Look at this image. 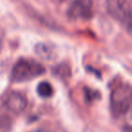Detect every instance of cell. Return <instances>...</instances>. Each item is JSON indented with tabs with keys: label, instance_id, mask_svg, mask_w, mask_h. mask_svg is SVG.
I'll return each mask as SVG.
<instances>
[{
	"label": "cell",
	"instance_id": "277c9868",
	"mask_svg": "<svg viewBox=\"0 0 132 132\" xmlns=\"http://www.w3.org/2000/svg\"><path fill=\"white\" fill-rule=\"evenodd\" d=\"M92 9V0H73L67 11V15L72 20H85L90 17Z\"/></svg>",
	"mask_w": 132,
	"mask_h": 132
},
{
	"label": "cell",
	"instance_id": "8992f818",
	"mask_svg": "<svg viewBox=\"0 0 132 132\" xmlns=\"http://www.w3.org/2000/svg\"><path fill=\"white\" fill-rule=\"evenodd\" d=\"M35 52L41 59L45 61H52L56 57V50L51 44L45 43H39L35 45Z\"/></svg>",
	"mask_w": 132,
	"mask_h": 132
},
{
	"label": "cell",
	"instance_id": "52a82bcc",
	"mask_svg": "<svg viewBox=\"0 0 132 132\" xmlns=\"http://www.w3.org/2000/svg\"><path fill=\"white\" fill-rule=\"evenodd\" d=\"M37 93L42 98H50L53 93V87L48 81H42L37 86Z\"/></svg>",
	"mask_w": 132,
	"mask_h": 132
},
{
	"label": "cell",
	"instance_id": "ba28073f",
	"mask_svg": "<svg viewBox=\"0 0 132 132\" xmlns=\"http://www.w3.org/2000/svg\"><path fill=\"white\" fill-rule=\"evenodd\" d=\"M12 121L6 115H0V132H11Z\"/></svg>",
	"mask_w": 132,
	"mask_h": 132
},
{
	"label": "cell",
	"instance_id": "5b68a950",
	"mask_svg": "<svg viewBox=\"0 0 132 132\" xmlns=\"http://www.w3.org/2000/svg\"><path fill=\"white\" fill-rule=\"evenodd\" d=\"M4 106L7 110L15 114L23 112L27 107L26 96L18 92H10L4 99Z\"/></svg>",
	"mask_w": 132,
	"mask_h": 132
},
{
	"label": "cell",
	"instance_id": "9c48e42d",
	"mask_svg": "<svg viewBox=\"0 0 132 132\" xmlns=\"http://www.w3.org/2000/svg\"><path fill=\"white\" fill-rule=\"evenodd\" d=\"M32 132H45L44 130H35V131H32Z\"/></svg>",
	"mask_w": 132,
	"mask_h": 132
},
{
	"label": "cell",
	"instance_id": "7a4b0ae2",
	"mask_svg": "<svg viewBox=\"0 0 132 132\" xmlns=\"http://www.w3.org/2000/svg\"><path fill=\"white\" fill-rule=\"evenodd\" d=\"M131 104V88L128 83H119L110 93V109L114 116L119 117L128 111Z\"/></svg>",
	"mask_w": 132,
	"mask_h": 132
},
{
	"label": "cell",
	"instance_id": "3957f363",
	"mask_svg": "<svg viewBox=\"0 0 132 132\" xmlns=\"http://www.w3.org/2000/svg\"><path fill=\"white\" fill-rule=\"evenodd\" d=\"M108 13L115 20L125 26L130 32L131 28V6L128 0H106Z\"/></svg>",
	"mask_w": 132,
	"mask_h": 132
},
{
	"label": "cell",
	"instance_id": "6da1fadb",
	"mask_svg": "<svg viewBox=\"0 0 132 132\" xmlns=\"http://www.w3.org/2000/svg\"><path fill=\"white\" fill-rule=\"evenodd\" d=\"M44 72L45 69L40 62L30 59H20L12 69L11 81L14 82L28 81L42 75Z\"/></svg>",
	"mask_w": 132,
	"mask_h": 132
}]
</instances>
